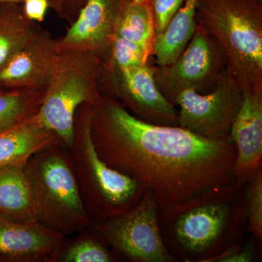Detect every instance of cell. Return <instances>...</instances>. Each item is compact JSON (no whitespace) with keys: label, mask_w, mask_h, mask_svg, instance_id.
Here are the masks:
<instances>
[{"label":"cell","mask_w":262,"mask_h":262,"mask_svg":"<svg viewBox=\"0 0 262 262\" xmlns=\"http://www.w3.org/2000/svg\"><path fill=\"white\" fill-rule=\"evenodd\" d=\"M44 94L34 90L0 93V131L37 114Z\"/></svg>","instance_id":"20"},{"label":"cell","mask_w":262,"mask_h":262,"mask_svg":"<svg viewBox=\"0 0 262 262\" xmlns=\"http://www.w3.org/2000/svg\"><path fill=\"white\" fill-rule=\"evenodd\" d=\"M230 137L237 151L234 176L237 187H241L261 166L262 91H244Z\"/></svg>","instance_id":"11"},{"label":"cell","mask_w":262,"mask_h":262,"mask_svg":"<svg viewBox=\"0 0 262 262\" xmlns=\"http://www.w3.org/2000/svg\"><path fill=\"white\" fill-rule=\"evenodd\" d=\"M196 0H185L166 28L155 34L154 52L158 67L173 63L187 47L196 32Z\"/></svg>","instance_id":"15"},{"label":"cell","mask_w":262,"mask_h":262,"mask_svg":"<svg viewBox=\"0 0 262 262\" xmlns=\"http://www.w3.org/2000/svg\"><path fill=\"white\" fill-rule=\"evenodd\" d=\"M31 41V32L18 19L0 18V70Z\"/></svg>","instance_id":"21"},{"label":"cell","mask_w":262,"mask_h":262,"mask_svg":"<svg viewBox=\"0 0 262 262\" xmlns=\"http://www.w3.org/2000/svg\"><path fill=\"white\" fill-rule=\"evenodd\" d=\"M25 13L29 18L42 21L48 8L47 0H24Z\"/></svg>","instance_id":"26"},{"label":"cell","mask_w":262,"mask_h":262,"mask_svg":"<svg viewBox=\"0 0 262 262\" xmlns=\"http://www.w3.org/2000/svg\"><path fill=\"white\" fill-rule=\"evenodd\" d=\"M67 238L37 220L0 213V262H56Z\"/></svg>","instance_id":"9"},{"label":"cell","mask_w":262,"mask_h":262,"mask_svg":"<svg viewBox=\"0 0 262 262\" xmlns=\"http://www.w3.org/2000/svg\"><path fill=\"white\" fill-rule=\"evenodd\" d=\"M23 0H0V2H7V3H15V2H20Z\"/></svg>","instance_id":"27"},{"label":"cell","mask_w":262,"mask_h":262,"mask_svg":"<svg viewBox=\"0 0 262 262\" xmlns=\"http://www.w3.org/2000/svg\"><path fill=\"white\" fill-rule=\"evenodd\" d=\"M244 91L227 68L214 89L206 94L187 90L177 95L179 126L208 139L230 137V131L238 113Z\"/></svg>","instance_id":"6"},{"label":"cell","mask_w":262,"mask_h":262,"mask_svg":"<svg viewBox=\"0 0 262 262\" xmlns=\"http://www.w3.org/2000/svg\"><path fill=\"white\" fill-rule=\"evenodd\" d=\"M78 119L69 153L91 224L113 218L134 208L146 187L110 168L98 156L91 133L92 104L85 105Z\"/></svg>","instance_id":"3"},{"label":"cell","mask_w":262,"mask_h":262,"mask_svg":"<svg viewBox=\"0 0 262 262\" xmlns=\"http://www.w3.org/2000/svg\"><path fill=\"white\" fill-rule=\"evenodd\" d=\"M114 36L134 43L149 57L154 51L155 30L149 0L127 5L119 18Z\"/></svg>","instance_id":"18"},{"label":"cell","mask_w":262,"mask_h":262,"mask_svg":"<svg viewBox=\"0 0 262 262\" xmlns=\"http://www.w3.org/2000/svg\"><path fill=\"white\" fill-rule=\"evenodd\" d=\"M253 260V250L250 248L241 250L239 248H230L220 255L208 258L203 261L250 262Z\"/></svg>","instance_id":"25"},{"label":"cell","mask_w":262,"mask_h":262,"mask_svg":"<svg viewBox=\"0 0 262 262\" xmlns=\"http://www.w3.org/2000/svg\"><path fill=\"white\" fill-rule=\"evenodd\" d=\"M196 11L243 91H262L261 0H196Z\"/></svg>","instance_id":"2"},{"label":"cell","mask_w":262,"mask_h":262,"mask_svg":"<svg viewBox=\"0 0 262 262\" xmlns=\"http://www.w3.org/2000/svg\"><path fill=\"white\" fill-rule=\"evenodd\" d=\"M124 103L139 120L153 125L179 126L178 112L160 93L154 69L147 64L118 68Z\"/></svg>","instance_id":"10"},{"label":"cell","mask_w":262,"mask_h":262,"mask_svg":"<svg viewBox=\"0 0 262 262\" xmlns=\"http://www.w3.org/2000/svg\"><path fill=\"white\" fill-rule=\"evenodd\" d=\"M67 238L56 262H113L118 256L91 227Z\"/></svg>","instance_id":"19"},{"label":"cell","mask_w":262,"mask_h":262,"mask_svg":"<svg viewBox=\"0 0 262 262\" xmlns=\"http://www.w3.org/2000/svg\"><path fill=\"white\" fill-rule=\"evenodd\" d=\"M0 213L18 220H37L24 168L0 169Z\"/></svg>","instance_id":"17"},{"label":"cell","mask_w":262,"mask_h":262,"mask_svg":"<svg viewBox=\"0 0 262 262\" xmlns=\"http://www.w3.org/2000/svg\"><path fill=\"white\" fill-rule=\"evenodd\" d=\"M143 1H144V0H133V2L135 3H142Z\"/></svg>","instance_id":"28"},{"label":"cell","mask_w":262,"mask_h":262,"mask_svg":"<svg viewBox=\"0 0 262 262\" xmlns=\"http://www.w3.org/2000/svg\"><path fill=\"white\" fill-rule=\"evenodd\" d=\"M53 145L62 144L56 134L43 126L35 114L0 131V169L24 168L33 155Z\"/></svg>","instance_id":"13"},{"label":"cell","mask_w":262,"mask_h":262,"mask_svg":"<svg viewBox=\"0 0 262 262\" xmlns=\"http://www.w3.org/2000/svg\"><path fill=\"white\" fill-rule=\"evenodd\" d=\"M113 53L117 68L146 64L149 56L134 43L114 36Z\"/></svg>","instance_id":"23"},{"label":"cell","mask_w":262,"mask_h":262,"mask_svg":"<svg viewBox=\"0 0 262 262\" xmlns=\"http://www.w3.org/2000/svg\"><path fill=\"white\" fill-rule=\"evenodd\" d=\"M91 133L100 158L144 184L166 221L209 202L229 201L239 188L231 137L208 139L179 126L153 125L116 101L98 98Z\"/></svg>","instance_id":"1"},{"label":"cell","mask_w":262,"mask_h":262,"mask_svg":"<svg viewBox=\"0 0 262 262\" xmlns=\"http://www.w3.org/2000/svg\"><path fill=\"white\" fill-rule=\"evenodd\" d=\"M24 170L38 222L67 237L91 227L68 149L53 145L41 150Z\"/></svg>","instance_id":"4"},{"label":"cell","mask_w":262,"mask_h":262,"mask_svg":"<svg viewBox=\"0 0 262 262\" xmlns=\"http://www.w3.org/2000/svg\"><path fill=\"white\" fill-rule=\"evenodd\" d=\"M152 10L155 34L163 32L185 0H149Z\"/></svg>","instance_id":"24"},{"label":"cell","mask_w":262,"mask_h":262,"mask_svg":"<svg viewBox=\"0 0 262 262\" xmlns=\"http://www.w3.org/2000/svg\"><path fill=\"white\" fill-rule=\"evenodd\" d=\"M97 99L85 72L77 67L63 68L53 78L36 116L69 149L75 135L77 110L84 103L94 104Z\"/></svg>","instance_id":"8"},{"label":"cell","mask_w":262,"mask_h":262,"mask_svg":"<svg viewBox=\"0 0 262 262\" xmlns=\"http://www.w3.org/2000/svg\"><path fill=\"white\" fill-rule=\"evenodd\" d=\"M158 213V203L146 189L134 208L91 227L117 256L134 262L176 261L164 245Z\"/></svg>","instance_id":"5"},{"label":"cell","mask_w":262,"mask_h":262,"mask_svg":"<svg viewBox=\"0 0 262 262\" xmlns=\"http://www.w3.org/2000/svg\"><path fill=\"white\" fill-rule=\"evenodd\" d=\"M248 218L249 229L258 239L262 238V170L256 169L248 180Z\"/></svg>","instance_id":"22"},{"label":"cell","mask_w":262,"mask_h":262,"mask_svg":"<svg viewBox=\"0 0 262 262\" xmlns=\"http://www.w3.org/2000/svg\"><path fill=\"white\" fill-rule=\"evenodd\" d=\"M45 48L30 41L0 70V83L27 87L49 75L53 70L54 56L49 48Z\"/></svg>","instance_id":"16"},{"label":"cell","mask_w":262,"mask_h":262,"mask_svg":"<svg viewBox=\"0 0 262 262\" xmlns=\"http://www.w3.org/2000/svg\"><path fill=\"white\" fill-rule=\"evenodd\" d=\"M225 68L220 46L201 26L173 63L154 69V78L160 93L173 105L174 99L182 91L193 90L203 94L214 89Z\"/></svg>","instance_id":"7"},{"label":"cell","mask_w":262,"mask_h":262,"mask_svg":"<svg viewBox=\"0 0 262 262\" xmlns=\"http://www.w3.org/2000/svg\"><path fill=\"white\" fill-rule=\"evenodd\" d=\"M228 201H215L187 210L175 220L179 244L191 253H204L218 241L229 217Z\"/></svg>","instance_id":"12"},{"label":"cell","mask_w":262,"mask_h":262,"mask_svg":"<svg viewBox=\"0 0 262 262\" xmlns=\"http://www.w3.org/2000/svg\"><path fill=\"white\" fill-rule=\"evenodd\" d=\"M120 15H117L112 0H89L66 35L65 42L72 46H101L115 33Z\"/></svg>","instance_id":"14"}]
</instances>
